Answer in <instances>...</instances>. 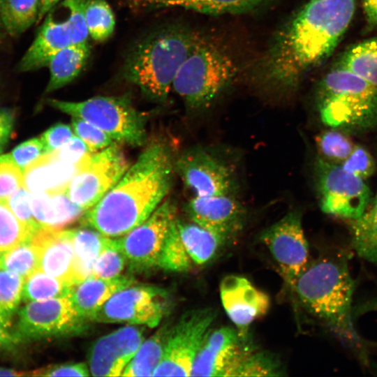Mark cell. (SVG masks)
<instances>
[{
    "label": "cell",
    "mask_w": 377,
    "mask_h": 377,
    "mask_svg": "<svg viewBox=\"0 0 377 377\" xmlns=\"http://www.w3.org/2000/svg\"><path fill=\"white\" fill-rule=\"evenodd\" d=\"M355 0H309L276 32L256 64L258 82L269 90L293 91L333 53L355 14Z\"/></svg>",
    "instance_id": "1"
},
{
    "label": "cell",
    "mask_w": 377,
    "mask_h": 377,
    "mask_svg": "<svg viewBox=\"0 0 377 377\" xmlns=\"http://www.w3.org/2000/svg\"><path fill=\"white\" fill-rule=\"evenodd\" d=\"M175 162L163 142H151L119 182L86 210L84 226L108 237L126 235L160 205L172 183Z\"/></svg>",
    "instance_id": "2"
},
{
    "label": "cell",
    "mask_w": 377,
    "mask_h": 377,
    "mask_svg": "<svg viewBox=\"0 0 377 377\" xmlns=\"http://www.w3.org/2000/svg\"><path fill=\"white\" fill-rule=\"evenodd\" d=\"M293 289L304 309L335 336L361 345L352 320L355 281L344 253H332L307 265Z\"/></svg>",
    "instance_id": "3"
},
{
    "label": "cell",
    "mask_w": 377,
    "mask_h": 377,
    "mask_svg": "<svg viewBox=\"0 0 377 377\" xmlns=\"http://www.w3.org/2000/svg\"><path fill=\"white\" fill-rule=\"evenodd\" d=\"M201 37L198 31L179 24L152 31L130 49L123 76L148 98L164 102L179 68Z\"/></svg>",
    "instance_id": "4"
},
{
    "label": "cell",
    "mask_w": 377,
    "mask_h": 377,
    "mask_svg": "<svg viewBox=\"0 0 377 377\" xmlns=\"http://www.w3.org/2000/svg\"><path fill=\"white\" fill-rule=\"evenodd\" d=\"M316 103L332 128L357 133L377 125V87L338 64L320 82Z\"/></svg>",
    "instance_id": "5"
},
{
    "label": "cell",
    "mask_w": 377,
    "mask_h": 377,
    "mask_svg": "<svg viewBox=\"0 0 377 377\" xmlns=\"http://www.w3.org/2000/svg\"><path fill=\"white\" fill-rule=\"evenodd\" d=\"M238 68L220 45L202 36L179 68L172 89L188 108L209 106L232 82Z\"/></svg>",
    "instance_id": "6"
},
{
    "label": "cell",
    "mask_w": 377,
    "mask_h": 377,
    "mask_svg": "<svg viewBox=\"0 0 377 377\" xmlns=\"http://www.w3.org/2000/svg\"><path fill=\"white\" fill-rule=\"evenodd\" d=\"M51 107L90 122L114 142L138 147L146 142L145 119L124 96H97L82 101L48 99Z\"/></svg>",
    "instance_id": "7"
},
{
    "label": "cell",
    "mask_w": 377,
    "mask_h": 377,
    "mask_svg": "<svg viewBox=\"0 0 377 377\" xmlns=\"http://www.w3.org/2000/svg\"><path fill=\"white\" fill-rule=\"evenodd\" d=\"M216 317L210 308L184 315L168 330L162 358L153 376H191L195 358Z\"/></svg>",
    "instance_id": "8"
},
{
    "label": "cell",
    "mask_w": 377,
    "mask_h": 377,
    "mask_svg": "<svg viewBox=\"0 0 377 377\" xmlns=\"http://www.w3.org/2000/svg\"><path fill=\"white\" fill-rule=\"evenodd\" d=\"M315 172L323 212L350 221L358 218L371 202L369 187L340 164L319 157Z\"/></svg>",
    "instance_id": "9"
},
{
    "label": "cell",
    "mask_w": 377,
    "mask_h": 377,
    "mask_svg": "<svg viewBox=\"0 0 377 377\" xmlns=\"http://www.w3.org/2000/svg\"><path fill=\"white\" fill-rule=\"evenodd\" d=\"M128 167L123 150L114 142L89 155L65 193L73 203L86 211L119 182Z\"/></svg>",
    "instance_id": "10"
},
{
    "label": "cell",
    "mask_w": 377,
    "mask_h": 377,
    "mask_svg": "<svg viewBox=\"0 0 377 377\" xmlns=\"http://www.w3.org/2000/svg\"><path fill=\"white\" fill-rule=\"evenodd\" d=\"M165 290L148 285H131L114 293L91 320L106 323L157 326L168 310Z\"/></svg>",
    "instance_id": "11"
},
{
    "label": "cell",
    "mask_w": 377,
    "mask_h": 377,
    "mask_svg": "<svg viewBox=\"0 0 377 377\" xmlns=\"http://www.w3.org/2000/svg\"><path fill=\"white\" fill-rule=\"evenodd\" d=\"M14 335L19 341L36 340L81 332V318L68 297L28 302L17 313Z\"/></svg>",
    "instance_id": "12"
},
{
    "label": "cell",
    "mask_w": 377,
    "mask_h": 377,
    "mask_svg": "<svg viewBox=\"0 0 377 377\" xmlns=\"http://www.w3.org/2000/svg\"><path fill=\"white\" fill-rule=\"evenodd\" d=\"M260 240L266 246L285 281L293 288L308 265L309 246L299 211H290L265 229Z\"/></svg>",
    "instance_id": "13"
},
{
    "label": "cell",
    "mask_w": 377,
    "mask_h": 377,
    "mask_svg": "<svg viewBox=\"0 0 377 377\" xmlns=\"http://www.w3.org/2000/svg\"><path fill=\"white\" fill-rule=\"evenodd\" d=\"M175 219V205L165 200L142 223L117 239L131 270L143 272L158 267L163 242Z\"/></svg>",
    "instance_id": "14"
},
{
    "label": "cell",
    "mask_w": 377,
    "mask_h": 377,
    "mask_svg": "<svg viewBox=\"0 0 377 377\" xmlns=\"http://www.w3.org/2000/svg\"><path fill=\"white\" fill-rule=\"evenodd\" d=\"M175 170L195 196L231 195L235 187L230 168L201 147L183 154L175 161Z\"/></svg>",
    "instance_id": "15"
},
{
    "label": "cell",
    "mask_w": 377,
    "mask_h": 377,
    "mask_svg": "<svg viewBox=\"0 0 377 377\" xmlns=\"http://www.w3.org/2000/svg\"><path fill=\"white\" fill-rule=\"evenodd\" d=\"M220 296L226 313L242 339L246 338L249 325L266 314L270 306L265 293L238 275H228L221 280Z\"/></svg>",
    "instance_id": "16"
},
{
    "label": "cell",
    "mask_w": 377,
    "mask_h": 377,
    "mask_svg": "<svg viewBox=\"0 0 377 377\" xmlns=\"http://www.w3.org/2000/svg\"><path fill=\"white\" fill-rule=\"evenodd\" d=\"M145 341L143 330L127 326L98 339L89 357L94 376H119Z\"/></svg>",
    "instance_id": "17"
},
{
    "label": "cell",
    "mask_w": 377,
    "mask_h": 377,
    "mask_svg": "<svg viewBox=\"0 0 377 377\" xmlns=\"http://www.w3.org/2000/svg\"><path fill=\"white\" fill-rule=\"evenodd\" d=\"M185 210L193 222L225 241L240 230L245 217L242 205L231 195L195 196Z\"/></svg>",
    "instance_id": "18"
},
{
    "label": "cell",
    "mask_w": 377,
    "mask_h": 377,
    "mask_svg": "<svg viewBox=\"0 0 377 377\" xmlns=\"http://www.w3.org/2000/svg\"><path fill=\"white\" fill-rule=\"evenodd\" d=\"M39 255L38 269L71 286L76 284L70 230L41 227L30 238Z\"/></svg>",
    "instance_id": "19"
},
{
    "label": "cell",
    "mask_w": 377,
    "mask_h": 377,
    "mask_svg": "<svg viewBox=\"0 0 377 377\" xmlns=\"http://www.w3.org/2000/svg\"><path fill=\"white\" fill-rule=\"evenodd\" d=\"M238 332L223 327L209 332L193 364L191 376H225L242 350Z\"/></svg>",
    "instance_id": "20"
},
{
    "label": "cell",
    "mask_w": 377,
    "mask_h": 377,
    "mask_svg": "<svg viewBox=\"0 0 377 377\" xmlns=\"http://www.w3.org/2000/svg\"><path fill=\"white\" fill-rule=\"evenodd\" d=\"M90 154L75 164L64 163L52 153L43 154L24 170L23 186L30 193H65L68 184L85 164Z\"/></svg>",
    "instance_id": "21"
},
{
    "label": "cell",
    "mask_w": 377,
    "mask_h": 377,
    "mask_svg": "<svg viewBox=\"0 0 377 377\" xmlns=\"http://www.w3.org/2000/svg\"><path fill=\"white\" fill-rule=\"evenodd\" d=\"M36 37L18 64V70L27 72L47 66L51 59L72 43L67 20L59 21L49 12Z\"/></svg>",
    "instance_id": "22"
},
{
    "label": "cell",
    "mask_w": 377,
    "mask_h": 377,
    "mask_svg": "<svg viewBox=\"0 0 377 377\" xmlns=\"http://www.w3.org/2000/svg\"><path fill=\"white\" fill-rule=\"evenodd\" d=\"M133 283V277L128 276L103 279L91 275L73 285L68 297L81 318L92 320L109 298Z\"/></svg>",
    "instance_id": "23"
},
{
    "label": "cell",
    "mask_w": 377,
    "mask_h": 377,
    "mask_svg": "<svg viewBox=\"0 0 377 377\" xmlns=\"http://www.w3.org/2000/svg\"><path fill=\"white\" fill-rule=\"evenodd\" d=\"M31 201L33 216L40 227L62 228L81 218L85 212L66 193H31Z\"/></svg>",
    "instance_id": "24"
},
{
    "label": "cell",
    "mask_w": 377,
    "mask_h": 377,
    "mask_svg": "<svg viewBox=\"0 0 377 377\" xmlns=\"http://www.w3.org/2000/svg\"><path fill=\"white\" fill-rule=\"evenodd\" d=\"M184 250L193 269L207 264L218 253L226 241L219 235L195 223L176 219Z\"/></svg>",
    "instance_id": "25"
},
{
    "label": "cell",
    "mask_w": 377,
    "mask_h": 377,
    "mask_svg": "<svg viewBox=\"0 0 377 377\" xmlns=\"http://www.w3.org/2000/svg\"><path fill=\"white\" fill-rule=\"evenodd\" d=\"M90 50L87 41L72 43L55 54L47 66L50 76L45 93L54 91L75 80L86 66Z\"/></svg>",
    "instance_id": "26"
},
{
    "label": "cell",
    "mask_w": 377,
    "mask_h": 377,
    "mask_svg": "<svg viewBox=\"0 0 377 377\" xmlns=\"http://www.w3.org/2000/svg\"><path fill=\"white\" fill-rule=\"evenodd\" d=\"M75 253L76 283L92 274L94 262L110 237L88 228L69 229Z\"/></svg>",
    "instance_id": "27"
},
{
    "label": "cell",
    "mask_w": 377,
    "mask_h": 377,
    "mask_svg": "<svg viewBox=\"0 0 377 377\" xmlns=\"http://www.w3.org/2000/svg\"><path fill=\"white\" fill-rule=\"evenodd\" d=\"M350 236L357 254L377 265V193L364 212L350 220Z\"/></svg>",
    "instance_id": "28"
},
{
    "label": "cell",
    "mask_w": 377,
    "mask_h": 377,
    "mask_svg": "<svg viewBox=\"0 0 377 377\" xmlns=\"http://www.w3.org/2000/svg\"><path fill=\"white\" fill-rule=\"evenodd\" d=\"M163 7H179L205 15L240 14L249 12L265 0H138Z\"/></svg>",
    "instance_id": "29"
},
{
    "label": "cell",
    "mask_w": 377,
    "mask_h": 377,
    "mask_svg": "<svg viewBox=\"0 0 377 377\" xmlns=\"http://www.w3.org/2000/svg\"><path fill=\"white\" fill-rule=\"evenodd\" d=\"M337 64L377 87V36L349 47Z\"/></svg>",
    "instance_id": "30"
},
{
    "label": "cell",
    "mask_w": 377,
    "mask_h": 377,
    "mask_svg": "<svg viewBox=\"0 0 377 377\" xmlns=\"http://www.w3.org/2000/svg\"><path fill=\"white\" fill-rule=\"evenodd\" d=\"M168 329L158 330L148 339L145 340L138 351L124 369L121 376H153L165 348Z\"/></svg>",
    "instance_id": "31"
},
{
    "label": "cell",
    "mask_w": 377,
    "mask_h": 377,
    "mask_svg": "<svg viewBox=\"0 0 377 377\" xmlns=\"http://www.w3.org/2000/svg\"><path fill=\"white\" fill-rule=\"evenodd\" d=\"M282 367L276 358L266 352L242 348L225 376H279Z\"/></svg>",
    "instance_id": "32"
},
{
    "label": "cell",
    "mask_w": 377,
    "mask_h": 377,
    "mask_svg": "<svg viewBox=\"0 0 377 377\" xmlns=\"http://www.w3.org/2000/svg\"><path fill=\"white\" fill-rule=\"evenodd\" d=\"M40 0H0V21L3 29L16 36L37 22Z\"/></svg>",
    "instance_id": "33"
},
{
    "label": "cell",
    "mask_w": 377,
    "mask_h": 377,
    "mask_svg": "<svg viewBox=\"0 0 377 377\" xmlns=\"http://www.w3.org/2000/svg\"><path fill=\"white\" fill-rule=\"evenodd\" d=\"M72 286L37 269L24 279L22 300L28 303L68 297Z\"/></svg>",
    "instance_id": "34"
},
{
    "label": "cell",
    "mask_w": 377,
    "mask_h": 377,
    "mask_svg": "<svg viewBox=\"0 0 377 377\" xmlns=\"http://www.w3.org/2000/svg\"><path fill=\"white\" fill-rule=\"evenodd\" d=\"M24 281L19 274L0 268V323L7 329L18 311Z\"/></svg>",
    "instance_id": "35"
},
{
    "label": "cell",
    "mask_w": 377,
    "mask_h": 377,
    "mask_svg": "<svg viewBox=\"0 0 377 377\" xmlns=\"http://www.w3.org/2000/svg\"><path fill=\"white\" fill-rule=\"evenodd\" d=\"M39 255L30 239L0 256V268L15 272L24 279L38 269Z\"/></svg>",
    "instance_id": "36"
},
{
    "label": "cell",
    "mask_w": 377,
    "mask_h": 377,
    "mask_svg": "<svg viewBox=\"0 0 377 377\" xmlns=\"http://www.w3.org/2000/svg\"><path fill=\"white\" fill-rule=\"evenodd\" d=\"M176 219L172 223L163 242L158 267L170 272H187L193 267L184 250Z\"/></svg>",
    "instance_id": "37"
},
{
    "label": "cell",
    "mask_w": 377,
    "mask_h": 377,
    "mask_svg": "<svg viewBox=\"0 0 377 377\" xmlns=\"http://www.w3.org/2000/svg\"><path fill=\"white\" fill-rule=\"evenodd\" d=\"M34 233L14 214L7 201L0 200V253L30 239Z\"/></svg>",
    "instance_id": "38"
},
{
    "label": "cell",
    "mask_w": 377,
    "mask_h": 377,
    "mask_svg": "<svg viewBox=\"0 0 377 377\" xmlns=\"http://www.w3.org/2000/svg\"><path fill=\"white\" fill-rule=\"evenodd\" d=\"M86 24L90 36L97 42L108 39L114 32L115 19L105 0H91L86 13Z\"/></svg>",
    "instance_id": "39"
},
{
    "label": "cell",
    "mask_w": 377,
    "mask_h": 377,
    "mask_svg": "<svg viewBox=\"0 0 377 377\" xmlns=\"http://www.w3.org/2000/svg\"><path fill=\"white\" fill-rule=\"evenodd\" d=\"M315 142L320 158L337 164L345 161L355 147L350 138L336 128L320 133Z\"/></svg>",
    "instance_id": "40"
},
{
    "label": "cell",
    "mask_w": 377,
    "mask_h": 377,
    "mask_svg": "<svg viewBox=\"0 0 377 377\" xmlns=\"http://www.w3.org/2000/svg\"><path fill=\"white\" fill-rule=\"evenodd\" d=\"M126 263L117 239L110 238L94 262L91 275L103 279L119 276Z\"/></svg>",
    "instance_id": "41"
},
{
    "label": "cell",
    "mask_w": 377,
    "mask_h": 377,
    "mask_svg": "<svg viewBox=\"0 0 377 377\" xmlns=\"http://www.w3.org/2000/svg\"><path fill=\"white\" fill-rule=\"evenodd\" d=\"M71 126L91 153L103 150L114 143V140L105 132L84 119L72 117Z\"/></svg>",
    "instance_id": "42"
},
{
    "label": "cell",
    "mask_w": 377,
    "mask_h": 377,
    "mask_svg": "<svg viewBox=\"0 0 377 377\" xmlns=\"http://www.w3.org/2000/svg\"><path fill=\"white\" fill-rule=\"evenodd\" d=\"M91 0H64L63 6L68 11L66 19L72 43L87 42L89 32L86 24V13Z\"/></svg>",
    "instance_id": "43"
},
{
    "label": "cell",
    "mask_w": 377,
    "mask_h": 377,
    "mask_svg": "<svg viewBox=\"0 0 377 377\" xmlns=\"http://www.w3.org/2000/svg\"><path fill=\"white\" fill-rule=\"evenodd\" d=\"M340 165L345 170L363 180L373 175L376 168L374 158L361 145H355L350 154Z\"/></svg>",
    "instance_id": "44"
},
{
    "label": "cell",
    "mask_w": 377,
    "mask_h": 377,
    "mask_svg": "<svg viewBox=\"0 0 377 377\" xmlns=\"http://www.w3.org/2000/svg\"><path fill=\"white\" fill-rule=\"evenodd\" d=\"M22 186L23 171L6 154L0 155V200H7Z\"/></svg>",
    "instance_id": "45"
},
{
    "label": "cell",
    "mask_w": 377,
    "mask_h": 377,
    "mask_svg": "<svg viewBox=\"0 0 377 377\" xmlns=\"http://www.w3.org/2000/svg\"><path fill=\"white\" fill-rule=\"evenodd\" d=\"M6 201L14 214L34 232L41 228L33 216L31 193L27 188L22 186Z\"/></svg>",
    "instance_id": "46"
},
{
    "label": "cell",
    "mask_w": 377,
    "mask_h": 377,
    "mask_svg": "<svg viewBox=\"0 0 377 377\" xmlns=\"http://www.w3.org/2000/svg\"><path fill=\"white\" fill-rule=\"evenodd\" d=\"M45 154L44 146L40 138H34L20 144L6 156L9 161L24 171L32 161Z\"/></svg>",
    "instance_id": "47"
},
{
    "label": "cell",
    "mask_w": 377,
    "mask_h": 377,
    "mask_svg": "<svg viewBox=\"0 0 377 377\" xmlns=\"http://www.w3.org/2000/svg\"><path fill=\"white\" fill-rule=\"evenodd\" d=\"M72 126L62 123H58L45 131L40 137L45 154L51 153L67 143L74 136Z\"/></svg>",
    "instance_id": "48"
},
{
    "label": "cell",
    "mask_w": 377,
    "mask_h": 377,
    "mask_svg": "<svg viewBox=\"0 0 377 377\" xmlns=\"http://www.w3.org/2000/svg\"><path fill=\"white\" fill-rule=\"evenodd\" d=\"M51 153L58 160L68 164L77 163L89 154H92L87 145L77 135H74L67 143Z\"/></svg>",
    "instance_id": "49"
},
{
    "label": "cell",
    "mask_w": 377,
    "mask_h": 377,
    "mask_svg": "<svg viewBox=\"0 0 377 377\" xmlns=\"http://www.w3.org/2000/svg\"><path fill=\"white\" fill-rule=\"evenodd\" d=\"M89 370L83 362L53 365L29 371L32 376H88Z\"/></svg>",
    "instance_id": "50"
},
{
    "label": "cell",
    "mask_w": 377,
    "mask_h": 377,
    "mask_svg": "<svg viewBox=\"0 0 377 377\" xmlns=\"http://www.w3.org/2000/svg\"><path fill=\"white\" fill-rule=\"evenodd\" d=\"M367 27L377 29V0H362Z\"/></svg>",
    "instance_id": "51"
},
{
    "label": "cell",
    "mask_w": 377,
    "mask_h": 377,
    "mask_svg": "<svg viewBox=\"0 0 377 377\" xmlns=\"http://www.w3.org/2000/svg\"><path fill=\"white\" fill-rule=\"evenodd\" d=\"M19 341L13 333L9 332L8 329L0 323V353L14 350Z\"/></svg>",
    "instance_id": "52"
},
{
    "label": "cell",
    "mask_w": 377,
    "mask_h": 377,
    "mask_svg": "<svg viewBox=\"0 0 377 377\" xmlns=\"http://www.w3.org/2000/svg\"><path fill=\"white\" fill-rule=\"evenodd\" d=\"M13 119L7 110H0V141H8L12 131Z\"/></svg>",
    "instance_id": "53"
},
{
    "label": "cell",
    "mask_w": 377,
    "mask_h": 377,
    "mask_svg": "<svg viewBox=\"0 0 377 377\" xmlns=\"http://www.w3.org/2000/svg\"><path fill=\"white\" fill-rule=\"evenodd\" d=\"M59 0H40V9L37 22L47 15Z\"/></svg>",
    "instance_id": "54"
},
{
    "label": "cell",
    "mask_w": 377,
    "mask_h": 377,
    "mask_svg": "<svg viewBox=\"0 0 377 377\" xmlns=\"http://www.w3.org/2000/svg\"><path fill=\"white\" fill-rule=\"evenodd\" d=\"M355 310L357 314L366 313L369 311H377V297L358 306Z\"/></svg>",
    "instance_id": "55"
},
{
    "label": "cell",
    "mask_w": 377,
    "mask_h": 377,
    "mask_svg": "<svg viewBox=\"0 0 377 377\" xmlns=\"http://www.w3.org/2000/svg\"><path fill=\"white\" fill-rule=\"evenodd\" d=\"M28 376L29 371H17L11 369L0 367V376Z\"/></svg>",
    "instance_id": "56"
},
{
    "label": "cell",
    "mask_w": 377,
    "mask_h": 377,
    "mask_svg": "<svg viewBox=\"0 0 377 377\" xmlns=\"http://www.w3.org/2000/svg\"><path fill=\"white\" fill-rule=\"evenodd\" d=\"M7 142L8 141H0V154L1 153Z\"/></svg>",
    "instance_id": "57"
},
{
    "label": "cell",
    "mask_w": 377,
    "mask_h": 377,
    "mask_svg": "<svg viewBox=\"0 0 377 377\" xmlns=\"http://www.w3.org/2000/svg\"><path fill=\"white\" fill-rule=\"evenodd\" d=\"M3 27H2V24H1V22L0 21V38L2 36V32H1V29H2Z\"/></svg>",
    "instance_id": "58"
}]
</instances>
